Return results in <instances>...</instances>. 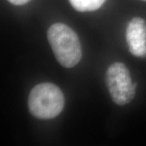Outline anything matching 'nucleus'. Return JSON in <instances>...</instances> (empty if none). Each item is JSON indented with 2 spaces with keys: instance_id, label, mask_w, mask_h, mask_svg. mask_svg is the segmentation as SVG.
<instances>
[{
  "instance_id": "obj_4",
  "label": "nucleus",
  "mask_w": 146,
  "mask_h": 146,
  "mask_svg": "<svg viewBox=\"0 0 146 146\" xmlns=\"http://www.w3.org/2000/svg\"><path fill=\"white\" fill-rule=\"evenodd\" d=\"M126 40L129 51L134 56H146V22L140 17L131 19L126 30Z\"/></svg>"
},
{
  "instance_id": "obj_2",
  "label": "nucleus",
  "mask_w": 146,
  "mask_h": 146,
  "mask_svg": "<svg viewBox=\"0 0 146 146\" xmlns=\"http://www.w3.org/2000/svg\"><path fill=\"white\" fill-rule=\"evenodd\" d=\"M64 102V95L57 85L42 83L31 90L28 105L34 117L40 119H50L62 112Z\"/></svg>"
},
{
  "instance_id": "obj_5",
  "label": "nucleus",
  "mask_w": 146,
  "mask_h": 146,
  "mask_svg": "<svg viewBox=\"0 0 146 146\" xmlns=\"http://www.w3.org/2000/svg\"><path fill=\"white\" fill-rule=\"evenodd\" d=\"M106 0H69L73 8L78 11H93L100 8Z\"/></svg>"
},
{
  "instance_id": "obj_6",
  "label": "nucleus",
  "mask_w": 146,
  "mask_h": 146,
  "mask_svg": "<svg viewBox=\"0 0 146 146\" xmlns=\"http://www.w3.org/2000/svg\"><path fill=\"white\" fill-rule=\"evenodd\" d=\"M8 1L14 5H23L28 3L29 0H8Z\"/></svg>"
},
{
  "instance_id": "obj_1",
  "label": "nucleus",
  "mask_w": 146,
  "mask_h": 146,
  "mask_svg": "<svg viewBox=\"0 0 146 146\" xmlns=\"http://www.w3.org/2000/svg\"><path fill=\"white\" fill-rule=\"evenodd\" d=\"M47 37L54 56L63 67L73 68L80 61L81 45L70 27L62 23L54 24L48 29Z\"/></svg>"
},
{
  "instance_id": "obj_7",
  "label": "nucleus",
  "mask_w": 146,
  "mask_h": 146,
  "mask_svg": "<svg viewBox=\"0 0 146 146\" xmlns=\"http://www.w3.org/2000/svg\"><path fill=\"white\" fill-rule=\"evenodd\" d=\"M143 1H146V0H143Z\"/></svg>"
},
{
  "instance_id": "obj_3",
  "label": "nucleus",
  "mask_w": 146,
  "mask_h": 146,
  "mask_svg": "<svg viewBox=\"0 0 146 146\" xmlns=\"http://www.w3.org/2000/svg\"><path fill=\"white\" fill-rule=\"evenodd\" d=\"M106 84L110 97L115 104L125 106L135 97L136 83H132L130 72L125 64H111L106 72Z\"/></svg>"
}]
</instances>
